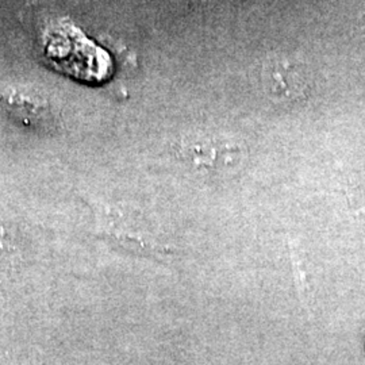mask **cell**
Segmentation results:
<instances>
[{
  "label": "cell",
  "mask_w": 365,
  "mask_h": 365,
  "mask_svg": "<svg viewBox=\"0 0 365 365\" xmlns=\"http://www.w3.org/2000/svg\"><path fill=\"white\" fill-rule=\"evenodd\" d=\"M0 108L15 123L30 130L54 129L56 117L52 106L37 92L19 88L4 90L0 92Z\"/></svg>",
  "instance_id": "1"
},
{
  "label": "cell",
  "mask_w": 365,
  "mask_h": 365,
  "mask_svg": "<svg viewBox=\"0 0 365 365\" xmlns=\"http://www.w3.org/2000/svg\"><path fill=\"white\" fill-rule=\"evenodd\" d=\"M260 78L264 90L283 102L302 101L309 91L303 66L283 57L265 60L261 66Z\"/></svg>",
  "instance_id": "2"
}]
</instances>
